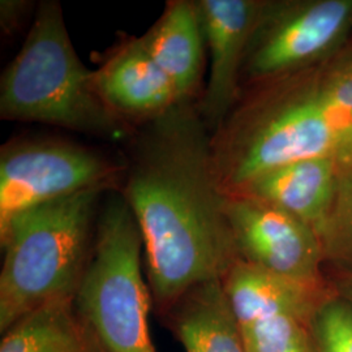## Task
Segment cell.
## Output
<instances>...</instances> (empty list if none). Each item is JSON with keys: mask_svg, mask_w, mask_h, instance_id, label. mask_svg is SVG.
<instances>
[{"mask_svg": "<svg viewBox=\"0 0 352 352\" xmlns=\"http://www.w3.org/2000/svg\"><path fill=\"white\" fill-rule=\"evenodd\" d=\"M94 82L109 110L126 124L148 123L180 102L141 37L128 39L113 51L94 71Z\"/></svg>", "mask_w": 352, "mask_h": 352, "instance_id": "10", "label": "cell"}, {"mask_svg": "<svg viewBox=\"0 0 352 352\" xmlns=\"http://www.w3.org/2000/svg\"><path fill=\"white\" fill-rule=\"evenodd\" d=\"M261 6L263 0H197L210 62L197 104L212 135L241 97V69Z\"/></svg>", "mask_w": 352, "mask_h": 352, "instance_id": "9", "label": "cell"}, {"mask_svg": "<svg viewBox=\"0 0 352 352\" xmlns=\"http://www.w3.org/2000/svg\"><path fill=\"white\" fill-rule=\"evenodd\" d=\"M312 334L318 352H352V305L336 292L317 311Z\"/></svg>", "mask_w": 352, "mask_h": 352, "instance_id": "18", "label": "cell"}, {"mask_svg": "<svg viewBox=\"0 0 352 352\" xmlns=\"http://www.w3.org/2000/svg\"><path fill=\"white\" fill-rule=\"evenodd\" d=\"M26 1H19V0H3L0 6V16H1V28L8 32L14 26L19 25L20 20L23 19L26 8H28Z\"/></svg>", "mask_w": 352, "mask_h": 352, "instance_id": "19", "label": "cell"}, {"mask_svg": "<svg viewBox=\"0 0 352 352\" xmlns=\"http://www.w3.org/2000/svg\"><path fill=\"white\" fill-rule=\"evenodd\" d=\"M144 245L123 196L104 206L76 291L77 312L111 352H158L149 329L153 296L142 274Z\"/></svg>", "mask_w": 352, "mask_h": 352, "instance_id": "5", "label": "cell"}, {"mask_svg": "<svg viewBox=\"0 0 352 352\" xmlns=\"http://www.w3.org/2000/svg\"><path fill=\"white\" fill-rule=\"evenodd\" d=\"M344 167L330 158L302 160L256 176L226 196H245L272 205L314 227L325 221Z\"/></svg>", "mask_w": 352, "mask_h": 352, "instance_id": "11", "label": "cell"}, {"mask_svg": "<svg viewBox=\"0 0 352 352\" xmlns=\"http://www.w3.org/2000/svg\"><path fill=\"white\" fill-rule=\"evenodd\" d=\"M222 285L240 327L280 312L315 316L336 294L327 282L308 283L282 277L239 258L222 278Z\"/></svg>", "mask_w": 352, "mask_h": 352, "instance_id": "12", "label": "cell"}, {"mask_svg": "<svg viewBox=\"0 0 352 352\" xmlns=\"http://www.w3.org/2000/svg\"><path fill=\"white\" fill-rule=\"evenodd\" d=\"M225 195L266 171L302 160L352 166V39L322 63L245 89L212 135Z\"/></svg>", "mask_w": 352, "mask_h": 352, "instance_id": "2", "label": "cell"}, {"mask_svg": "<svg viewBox=\"0 0 352 352\" xmlns=\"http://www.w3.org/2000/svg\"><path fill=\"white\" fill-rule=\"evenodd\" d=\"M315 316L280 312L240 327L248 352H318L312 334Z\"/></svg>", "mask_w": 352, "mask_h": 352, "instance_id": "16", "label": "cell"}, {"mask_svg": "<svg viewBox=\"0 0 352 352\" xmlns=\"http://www.w3.org/2000/svg\"><path fill=\"white\" fill-rule=\"evenodd\" d=\"M142 42L173 82L179 101H199L206 47L197 1L170 0Z\"/></svg>", "mask_w": 352, "mask_h": 352, "instance_id": "13", "label": "cell"}, {"mask_svg": "<svg viewBox=\"0 0 352 352\" xmlns=\"http://www.w3.org/2000/svg\"><path fill=\"white\" fill-rule=\"evenodd\" d=\"M334 289L342 299L352 305V269L342 272V274L336 280Z\"/></svg>", "mask_w": 352, "mask_h": 352, "instance_id": "20", "label": "cell"}, {"mask_svg": "<svg viewBox=\"0 0 352 352\" xmlns=\"http://www.w3.org/2000/svg\"><path fill=\"white\" fill-rule=\"evenodd\" d=\"M103 190H87L17 214L0 227V331L38 308L74 299L93 247Z\"/></svg>", "mask_w": 352, "mask_h": 352, "instance_id": "4", "label": "cell"}, {"mask_svg": "<svg viewBox=\"0 0 352 352\" xmlns=\"http://www.w3.org/2000/svg\"><path fill=\"white\" fill-rule=\"evenodd\" d=\"M197 102H177L148 122L122 193L141 232L161 315L189 289L222 279L238 260Z\"/></svg>", "mask_w": 352, "mask_h": 352, "instance_id": "1", "label": "cell"}, {"mask_svg": "<svg viewBox=\"0 0 352 352\" xmlns=\"http://www.w3.org/2000/svg\"><path fill=\"white\" fill-rule=\"evenodd\" d=\"M0 352H111L76 309L74 299L49 302L3 333Z\"/></svg>", "mask_w": 352, "mask_h": 352, "instance_id": "15", "label": "cell"}, {"mask_svg": "<svg viewBox=\"0 0 352 352\" xmlns=\"http://www.w3.org/2000/svg\"><path fill=\"white\" fill-rule=\"evenodd\" d=\"M352 39V0H263L241 90L322 63Z\"/></svg>", "mask_w": 352, "mask_h": 352, "instance_id": "6", "label": "cell"}, {"mask_svg": "<svg viewBox=\"0 0 352 352\" xmlns=\"http://www.w3.org/2000/svg\"><path fill=\"white\" fill-rule=\"evenodd\" d=\"M119 167L81 145L23 140L0 153V227L17 214L87 190L113 187Z\"/></svg>", "mask_w": 352, "mask_h": 352, "instance_id": "7", "label": "cell"}, {"mask_svg": "<svg viewBox=\"0 0 352 352\" xmlns=\"http://www.w3.org/2000/svg\"><path fill=\"white\" fill-rule=\"evenodd\" d=\"M0 116L94 136L126 135L129 126L102 101L76 54L58 1H43L25 42L1 76Z\"/></svg>", "mask_w": 352, "mask_h": 352, "instance_id": "3", "label": "cell"}, {"mask_svg": "<svg viewBox=\"0 0 352 352\" xmlns=\"http://www.w3.org/2000/svg\"><path fill=\"white\" fill-rule=\"evenodd\" d=\"M162 316L186 352H248L222 279L189 289Z\"/></svg>", "mask_w": 352, "mask_h": 352, "instance_id": "14", "label": "cell"}, {"mask_svg": "<svg viewBox=\"0 0 352 352\" xmlns=\"http://www.w3.org/2000/svg\"><path fill=\"white\" fill-rule=\"evenodd\" d=\"M325 263L352 269V166L342 171L338 188L318 230Z\"/></svg>", "mask_w": 352, "mask_h": 352, "instance_id": "17", "label": "cell"}, {"mask_svg": "<svg viewBox=\"0 0 352 352\" xmlns=\"http://www.w3.org/2000/svg\"><path fill=\"white\" fill-rule=\"evenodd\" d=\"M225 212L239 260L295 280L325 282L324 251L314 227L245 196H226Z\"/></svg>", "mask_w": 352, "mask_h": 352, "instance_id": "8", "label": "cell"}]
</instances>
